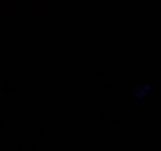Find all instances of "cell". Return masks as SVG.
<instances>
[]
</instances>
